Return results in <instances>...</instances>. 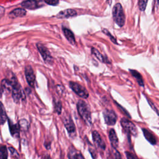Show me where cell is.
<instances>
[{
    "label": "cell",
    "instance_id": "26",
    "mask_svg": "<svg viewBox=\"0 0 159 159\" xmlns=\"http://www.w3.org/2000/svg\"><path fill=\"white\" fill-rule=\"evenodd\" d=\"M148 0H139V7L140 11H144L146 9Z\"/></svg>",
    "mask_w": 159,
    "mask_h": 159
},
{
    "label": "cell",
    "instance_id": "15",
    "mask_svg": "<svg viewBox=\"0 0 159 159\" xmlns=\"http://www.w3.org/2000/svg\"><path fill=\"white\" fill-rule=\"evenodd\" d=\"M8 123H9V130H10V132H11L12 136H13L14 137H19V130H20L19 124H14L9 119H8Z\"/></svg>",
    "mask_w": 159,
    "mask_h": 159
},
{
    "label": "cell",
    "instance_id": "5",
    "mask_svg": "<svg viewBox=\"0 0 159 159\" xmlns=\"http://www.w3.org/2000/svg\"><path fill=\"white\" fill-rule=\"evenodd\" d=\"M69 86L70 88L73 90V91L75 92V93H76L80 97L84 99H86L88 98L89 93L87 89L80 84L74 81H70Z\"/></svg>",
    "mask_w": 159,
    "mask_h": 159
},
{
    "label": "cell",
    "instance_id": "3",
    "mask_svg": "<svg viewBox=\"0 0 159 159\" xmlns=\"http://www.w3.org/2000/svg\"><path fill=\"white\" fill-rule=\"evenodd\" d=\"M112 17L114 20L116 24L119 27H122L125 24V14L120 3H117L115 4L112 9Z\"/></svg>",
    "mask_w": 159,
    "mask_h": 159
},
{
    "label": "cell",
    "instance_id": "17",
    "mask_svg": "<svg viewBox=\"0 0 159 159\" xmlns=\"http://www.w3.org/2000/svg\"><path fill=\"white\" fill-rule=\"evenodd\" d=\"M63 32L64 35L65 36L66 39L68 40V41L72 45H75L76 44V40H75V35L73 34V33L72 32L71 30H70V29L66 28V27H63Z\"/></svg>",
    "mask_w": 159,
    "mask_h": 159
},
{
    "label": "cell",
    "instance_id": "19",
    "mask_svg": "<svg viewBox=\"0 0 159 159\" xmlns=\"http://www.w3.org/2000/svg\"><path fill=\"white\" fill-rule=\"evenodd\" d=\"M91 52L101 62H102V63H109V60H107V58L106 57H104V56L102 55L97 49H96L94 48H91Z\"/></svg>",
    "mask_w": 159,
    "mask_h": 159
},
{
    "label": "cell",
    "instance_id": "11",
    "mask_svg": "<svg viewBox=\"0 0 159 159\" xmlns=\"http://www.w3.org/2000/svg\"><path fill=\"white\" fill-rule=\"evenodd\" d=\"M25 75L29 85L32 88H34L35 83V76L34 70L29 65L25 68Z\"/></svg>",
    "mask_w": 159,
    "mask_h": 159
},
{
    "label": "cell",
    "instance_id": "7",
    "mask_svg": "<svg viewBox=\"0 0 159 159\" xmlns=\"http://www.w3.org/2000/svg\"><path fill=\"white\" fill-rule=\"evenodd\" d=\"M62 120L70 137L74 138L76 136V128L71 117H63Z\"/></svg>",
    "mask_w": 159,
    "mask_h": 159
},
{
    "label": "cell",
    "instance_id": "22",
    "mask_svg": "<svg viewBox=\"0 0 159 159\" xmlns=\"http://www.w3.org/2000/svg\"><path fill=\"white\" fill-rule=\"evenodd\" d=\"M78 153L79 152H78V151L74 147L71 146L70 147H69L68 153V159H78Z\"/></svg>",
    "mask_w": 159,
    "mask_h": 159
},
{
    "label": "cell",
    "instance_id": "25",
    "mask_svg": "<svg viewBox=\"0 0 159 159\" xmlns=\"http://www.w3.org/2000/svg\"><path fill=\"white\" fill-rule=\"evenodd\" d=\"M61 109H62V106L61 103L60 101H55L54 102V110L55 112H57L58 115H60L61 112Z\"/></svg>",
    "mask_w": 159,
    "mask_h": 159
},
{
    "label": "cell",
    "instance_id": "35",
    "mask_svg": "<svg viewBox=\"0 0 159 159\" xmlns=\"http://www.w3.org/2000/svg\"><path fill=\"white\" fill-rule=\"evenodd\" d=\"M78 159H84V158L83 157V155H82L80 152L78 153Z\"/></svg>",
    "mask_w": 159,
    "mask_h": 159
},
{
    "label": "cell",
    "instance_id": "14",
    "mask_svg": "<svg viewBox=\"0 0 159 159\" xmlns=\"http://www.w3.org/2000/svg\"><path fill=\"white\" fill-rule=\"evenodd\" d=\"M109 138L112 148H117L119 147V140L116 132L114 129H111L109 132Z\"/></svg>",
    "mask_w": 159,
    "mask_h": 159
},
{
    "label": "cell",
    "instance_id": "16",
    "mask_svg": "<svg viewBox=\"0 0 159 159\" xmlns=\"http://www.w3.org/2000/svg\"><path fill=\"white\" fill-rule=\"evenodd\" d=\"M26 15V11L24 8H17L12 11L9 14V16L10 18L22 17Z\"/></svg>",
    "mask_w": 159,
    "mask_h": 159
},
{
    "label": "cell",
    "instance_id": "32",
    "mask_svg": "<svg viewBox=\"0 0 159 159\" xmlns=\"http://www.w3.org/2000/svg\"><path fill=\"white\" fill-rule=\"evenodd\" d=\"M115 103L116 104V105H117V106L118 107V108L119 109H120V111L124 114H125L128 117H129V118H130V114L128 113V112L124 108V107H122L120 105H119L118 103H117L116 101H115Z\"/></svg>",
    "mask_w": 159,
    "mask_h": 159
},
{
    "label": "cell",
    "instance_id": "2",
    "mask_svg": "<svg viewBox=\"0 0 159 159\" xmlns=\"http://www.w3.org/2000/svg\"><path fill=\"white\" fill-rule=\"evenodd\" d=\"M10 80L11 81L12 84V89L11 92L14 101L16 103H18L20 99L24 100L25 99L24 93L16 77H12Z\"/></svg>",
    "mask_w": 159,
    "mask_h": 159
},
{
    "label": "cell",
    "instance_id": "18",
    "mask_svg": "<svg viewBox=\"0 0 159 159\" xmlns=\"http://www.w3.org/2000/svg\"><path fill=\"white\" fill-rule=\"evenodd\" d=\"M130 73L132 74V75L136 79L138 84L142 86L143 87L144 86V82L143 80V78L142 77V75H140V73H139L137 71L134 70H129Z\"/></svg>",
    "mask_w": 159,
    "mask_h": 159
},
{
    "label": "cell",
    "instance_id": "36",
    "mask_svg": "<svg viewBox=\"0 0 159 159\" xmlns=\"http://www.w3.org/2000/svg\"><path fill=\"white\" fill-rule=\"evenodd\" d=\"M2 91H3V90H2V88H1V86H0V98H1V96H2Z\"/></svg>",
    "mask_w": 159,
    "mask_h": 159
},
{
    "label": "cell",
    "instance_id": "12",
    "mask_svg": "<svg viewBox=\"0 0 159 159\" xmlns=\"http://www.w3.org/2000/svg\"><path fill=\"white\" fill-rule=\"evenodd\" d=\"M76 16H77V12L76 11L72 9H67L59 12L57 14L56 17L60 19H68L70 17H75Z\"/></svg>",
    "mask_w": 159,
    "mask_h": 159
},
{
    "label": "cell",
    "instance_id": "24",
    "mask_svg": "<svg viewBox=\"0 0 159 159\" xmlns=\"http://www.w3.org/2000/svg\"><path fill=\"white\" fill-rule=\"evenodd\" d=\"M7 150L5 145L0 147V159H7Z\"/></svg>",
    "mask_w": 159,
    "mask_h": 159
},
{
    "label": "cell",
    "instance_id": "31",
    "mask_svg": "<svg viewBox=\"0 0 159 159\" xmlns=\"http://www.w3.org/2000/svg\"><path fill=\"white\" fill-rule=\"evenodd\" d=\"M125 155L127 157V159H138V158L132 153L130 152H125Z\"/></svg>",
    "mask_w": 159,
    "mask_h": 159
},
{
    "label": "cell",
    "instance_id": "1",
    "mask_svg": "<svg viewBox=\"0 0 159 159\" xmlns=\"http://www.w3.org/2000/svg\"><path fill=\"white\" fill-rule=\"evenodd\" d=\"M76 106L78 112L82 119L87 125H90L91 124L92 120L91 113L88 104L83 100H79L77 102Z\"/></svg>",
    "mask_w": 159,
    "mask_h": 159
},
{
    "label": "cell",
    "instance_id": "8",
    "mask_svg": "<svg viewBox=\"0 0 159 159\" xmlns=\"http://www.w3.org/2000/svg\"><path fill=\"white\" fill-rule=\"evenodd\" d=\"M37 47L44 61L47 64H52L53 62V58L48 49L40 43H37Z\"/></svg>",
    "mask_w": 159,
    "mask_h": 159
},
{
    "label": "cell",
    "instance_id": "9",
    "mask_svg": "<svg viewBox=\"0 0 159 159\" xmlns=\"http://www.w3.org/2000/svg\"><path fill=\"white\" fill-rule=\"evenodd\" d=\"M92 138L94 145L98 148L101 150H105L106 145L103 140L102 139L100 134L96 130H94L92 132Z\"/></svg>",
    "mask_w": 159,
    "mask_h": 159
},
{
    "label": "cell",
    "instance_id": "10",
    "mask_svg": "<svg viewBox=\"0 0 159 159\" xmlns=\"http://www.w3.org/2000/svg\"><path fill=\"white\" fill-rule=\"evenodd\" d=\"M42 0H25L21 3V6L28 9H35L43 6Z\"/></svg>",
    "mask_w": 159,
    "mask_h": 159
},
{
    "label": "cell",
    "instance_id": "30",
    "mask_svg": "<svg viewBox=\"0 0 159 159\" xmlns=\"http://www.w3.org/2000/svg\"><path fill=\"white\" fill-rule=\"evenodd\" d=\"M112 151H113V154L114 157V159H122V157L119 152L114 148H112Z\"/></svg>",
    "mask_w": 159,
    "mask_h": 159
},
{
    "label": "cell",
    "instance_id": "4",
    "mask_svg": "<svg viewBox=\"0 0 159 159\" xmlns=\"http://www.w3.org/2000/svg\"><path fill=\"white\" fill-rule=\"evenodd\" d=\"M120 124L125 132L128 135H131L135 137L137 135V129L135 125L130 120L125 118H122L120 120Z\"/></svg>",
    "mask_w": 159,
    "mask_h": 159
},
{
    "label": "cell",
    "instance_id": "34",
    "mask_svg": "<svg viewBox=\"0 0 159 159\" xmlns=\"http://www.w3.org/2000/svg\"><path fill=\"white\" fill-rule=\"evenodd\" d=\"M147 101H148V104L150 105V106L152 107V108L153 109V110H155V112H156V113L158 115V109H157V107L155 106V105L153 104H152V102L150 101V100H148V99H147Z\"/></svg>",
    "mask_w": 159,
    "mask_h": 159
},
{
    "label": "cell",
    "instance_id": "20",
    "mask_svg": "<svg viewBox=\"0 0 159 159\" xmlns=\"http://www.w3.org/2000/svg\"><path fill=\"white\" fill-rule=\"evenodd\" d=\"M1 88L2 90L7 92H11L12 89V84L11 81L7 79L2 80L1 81Z\"/></svg>",
    "mask_w": 159,
    "mask_h": 159
},
{
    "label": "cell",
    "instance_id": "28",
    "mask_svg": "<svg viewBox=\"0 0 159 159\" xmlns=\"http://www.w3.org/2000/svg\"><path fill=\"white\" fill-rule=\"evenodd\" d=\"M9 150L11 153V155L14 158H15L16 159H19V155L18 152H17V150L14 148H13L12 147H9Z\"/></svg>",
    "mask_w": 159,
    "mask_h": 159
},
{
    "label": "cell",
    "instance_id": "27",
    "mask_svg": "<svg viewBox=\"0 0 159 159\" xmlns=\"http://www.w3.org/2000/svg\"><path fill=\"white\" fill-rule=\"evenodd\" d=\"M102 32H103V33L104 34H105L107 36H108L109 37V38L110 39V40L114 43H115V44H117V40H116V38L114 37V36H112L111 34V33L107 30V29H102Z\"/></svg>",
    "mask_w": 159,
    "mask_h": 159
},
{
    "label": "cell",
    "instance_id": "21",
    "mask_svg": "<svg viewBox=\"0 0 159 159\" xmlns=\"http://www.w3.org/2000/svg\"><path fill=\"white\" fill-rule=\"evenodd\" d=\"M7 120V116L4 107V106L0 102V124H4Z\"/></svg>",
    "mask_w": 159,
    "mask_h": 159
},
{
    "label": "cell",
    "instance_id": "23",
    "mask_svg": "<svg viewBox=\"0 0 159 159\" xmlns=\"http://www.w3.org/2000/svg\"><path fill=\"white\" fill-rule=\"evenodd\" d=\"M18 124H19L20 129H21L24 131L27 130L29 129V122L25 119H21L20 120H19Z\"/></svg>",
    "mask_w": 159,
    "mask_h": 159
},
{
    "label": "cell",
    "instance_id": "29",
    "mask_svg": "<svg viewBox=\"0 0 159 159\" xmlns=\"http://www.w3.org/2000/svg\"><path fill=\"white\" fill-rule=\"evenodd\" d=\"M89 153H91V157H93V159H96L97 158V152H96V150H95V148L90 145V148L89 147Z\"/></svg>",
    "mask_w": 159,
    "mask_h": 159
},
{
    "label": "cell",
    "instance_id": "6",
    "mask_svg": "<svg viewBox=\"0 0 159 159\" xmlns=\"http://www.w3.org/2000/svg\"><path fill=\"white\" fill-rule=\"evenodd\" d=\"M103 117L105 123L108 125H114L117 122V116L113 110L105 109L103 111Z\"/></svg>",
    "mask_w": 159,
    "mask_h": 159
},
{
    "label": "cell",
    "instance_id": "13",
    "mask_svg": "<svg viewBox=\"0 0 159 159\" xmlns=\"http://www.w3.org/2000/svg\"><path fill=\"white\" fill-rule=\"evenodd\" d=\"M143 134L145 137V138L146 139V140L149 142L152 145H156L157 143V140L156 137L151 132H150L148 130H147V129L145 128H142V129Z\"/></svg>",
    "mask_w": 159,
    "mask_h": 159
},
{
    "label": "cell",
    "instance_id": "33",
    "mask_svg": "<svg viewBox=\"0 0 159 159\" xmlns=\"http://www.w3.org/2000/svg\"><path fill=\"white\" fill-rule=\"evenodd\" d=\"M44 1L51 6H56L59 2V0H44Z\"/></svg>",
    "mask_w": 159,
    "mask_h": 159
}]
</instances>
